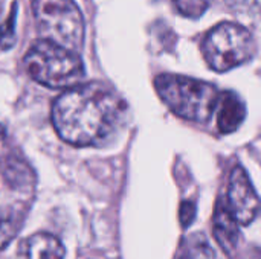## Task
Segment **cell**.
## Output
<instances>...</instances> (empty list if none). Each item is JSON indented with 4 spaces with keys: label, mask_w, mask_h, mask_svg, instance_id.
Instances as JSON below:
<instances>
[{
    "label": "cell",
    "mask_w": 261,
    "mask_h": 259,
    "mask_svg": "<svg viewBox=\"0 0 261 259\" xmlns=\"http://www.w3.org/2000/svg\"><path fill=\"white\" fill-rule=\"evenodd\" d=\"M226 208L236 223L242 226L251 224L258 214V195L242 166H236L231 172Z\"/></svg>",
    "instance_id": "obj_6"
},
{
    "label": "cell",
    "mask_w": 261,
    "mask_h": 259,
    "mask_svg": "<svg viewBox=\"0 0 261 259\" xmlns=\"http://www.w3.org/2000/svg\"><path fill=\"white\" fill-rule=\"evenodd\" d=\"M41 40L78 52L84 43V18L73 0H32Z\"/></svg>",
    "instance_id": "obj_4"
},
{
    "label": "cell",
    "mask_w": 261,
    "mask_h": 259,
    "mask_svg": "<svg viewBox=\"0 0 261 259\" xmlns=\"http://www.w3.org/2000/svg\"><path fill=\"white\" fill-rule=\"evenodd\" d=\"M217 118V128L222 134L236 131L245 121L246 107L245 102L234 92H220L217 107L214 111Z\"/></svg>",
    "instance_id": "obj_8"
},
{
    "label": "cell",
    "mask_w": 261,
    "mask_h": 259,
    "mask_svg": "<svg viewBox=\"0 0 261 259\" xmlns=\"http://www.w3.org/2000/svg\"><path fill=\"white\" fill-rule=\"evenodd\" d=\"M154 87L164 104L179 118L206 124L214 116L220 92L206 81L164 73L156 76Z\"/></svg>",
    "instance_id": "obj_2"
},
{
    "label": "cell",
    "mask_w": 261,
    "mask_h": 259,
    "mask_svg": "<svg viewBox=\"0 0 261 259\" xmlns=\"http://www.w3.org/2000/svg\"><path fill=\"white\" fill-rule=\"evenodd\" d=\"M194 215H196V206L191 202L184 203L182 208H180V220H182V224L184 226L191 224V221L194 220Z\"/></svg>",
    "instance_id": "obj_12"
},
{
    "label": "cell",
    "mask_w": 261,
    "mask_h": 259,
    "mask_svg": "<svg viewBox=\"0 0 261 259\" xmlns=\"http://www.w3.org/2000/svg\"><path fill=\"white\" fill-rule=\"evenodd\" d=\"M214 235L223 250L231 252L237 246L239 224L229 214L226 205L217 203L214 214Z\"/></svg>",
    "instance_id": "obj_9"
},
{
    "label": "cell",
    "mask_w": 261,
    "mask_h": 259,
    "mask_svg": "<svg viewBox=\"0 0 261 259\" xmlns=\"http://www.w3.org/2000/svg\"><path fill=\"white\" fill-rule=\"evenodd\" d=\"M28 73L49 89H72L84 78V64L76 52L46 40L37 41L24 56Z\"/></svg>",
    "instance_id": "obj_3"
},
{
    "label": "cell",
    "mask_w": 261,
    "mask_h": 259,
    "mask_svg": "<svg viewBox=\"0 0 261 259\" xmlns=\"http://www.w3.org/2000/svg\"><path fill=\"white\" fill-rule=\"evenodd\" d=\"M211 0H173L176 9L190 18H197L203 15V12L208 9Z\"/></svg>",
    "instance_id": "obj_10"
},
{
    "label": "cell",
    "mask_w": 261,
    "mask_h": 259,
    "mask_svg": "<svg viewBox=\"0 0 261 259\" xmlns=\"http://www.w3.org/2000/svg\"><path fill=\"white\" fill-rule=\"evenodd\" d=\"M64 247L49 234H35L20 241L12 259H63Z\"/></svg>",
    "instance_id": "obj_7"
},
{
    "label": "cell",
    "mask_w": 261,
    "mask_h": 259,
    "mask_svg": "<svg viewBox=\"0 0 261 259\" xmlns=\"http://www.w3.org/2000/svg\"><path fill=\"white\" fill-rule=\"evenodd\" d=\"M5 134H6V128H5V127H3V125L0 124V140H2L3 137H5Z\"/></svg>",
    "instance_id": "obj_13"
},
{
    "label": "cell",
    "mask_w": 261,
    "mask_h": 259,
    "mask_svg": "<svg viewBox=\"0 0 261 259\" xmlns=\"http://www.w3.org/2000/svg\"><path fill=\"white\" fill-rule=\"evenodd\" d=\"M127 114L124 99L104 84L75 85L52 105V122L69 145L99 147L121 127Z\"/></svg>",
    "instance_id": "obj_1"
},
{
    "label": "cell",
    "mask_w": 261,
    "mask_h": 259,
    "mask_svg": "<svg viewBox=\"0 0 261 259\" xmlns=\"http://www.w3.org/2000/svg\"><path fill=\"white\" fill-rule=\"evenodd\" d=\"M17 223L14 220L0 218V250L6 247V244L15 237L17 234Z\"/></svg>",
    "instance_id": "obj_11"
},
{
    "label": "cell",
    "mask_w": 261,
    "mask_h": 259,
    "mask_svg": "<svg viewBox=\"0 0 261 259\" xmlns=\"http://www.w3.org/2000/svg\"><path fill=\"white\" fill-rule=\"evenodd\" d=\"M203 56L216 72H228L248 63L255 53L252 34L237 23H219L202 43Z\"/></svg>",
    "instance_id": "obj_5"
}]
</instances>
